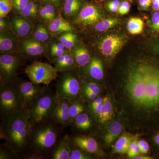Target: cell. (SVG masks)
I'll use <instances>...</instances> for the list:
<instances>
[{
    "mask_svg": "<svg viewBox=\"0 0 159 159\" xmlns=\"http://www.w3.org/2000/svg\"><path fill=\"white\" fill-rule=\"evenodd\" d=\"M152 5L154 11H159V0H152Z\"/></svg>",
    "mask_w": 159,
    "mask_h": 159,
    "instance_id": "cell-51",
    "label": "cell"
},
{
    "mask_svg": "<svg viewBox=\"0 0 159 159\" xmlns=\"http://www.w3.org/2000/svg\"><path fill=\"white\" fill-rule=\"evenodd\" d=\"M81 96H82L84 98L89 100L91 102L94 99L97 98L99 96V95L95 93H93V92H89V91H82Z\"/></svg>",
    "mask_w": 159,
    "mask_h": 159,
    "instance_id": "cell-45",
    "label": "cell"
},
{
    "mask_svg": "<svg viewBox=\"0 0 159 159\" xmlns=\"http://www.w3.org/2000/svg\"><path fill=\"white\" fill-rule=\"evenodd\" d=\"M11 29V22H10L6 17H0V31L3 32Z\"/></svg>",
    "mask_w": 159,
    "mask_h": 159,
    "instance_id": "cell-39",
    "label": "cell"
},
{
    "mask_svg": "<svg viewBox=\"0 0 159 159\" xmlns=\"http://www.w3.org/2000/svg\"><path fill=\"white\" fill-rule=\"evenodd\" d=\"M119 23V20L115 18L102 20L95 25V30L99 32L106 31L116 26Z\"/></svg>",
    "mask_w": 159,
    "mask_h": 159,
    "instance_id": "cell-31",
    "label": "cell"
},
{
    "mask_svg": "<svg viewBox=\"0 0 159 159\" xmlns=\"http://www.w3.org/2000/svg\"><path fill=\"white\" fill-rule=\"evenodd\" d=\"M156 50L157 51V52H158V53L159 54V43L157 46H156Z\"/></svg>",
    "mask_w": 159,
    "mask_h": 159,
    "instance_id": "cell-55",
    "label": "cell"
},
{
    "mask_svg": "<svg viewBox=\"0 0 159 159\" xmlns=\"http://www.w3.org/2000/svg\"><path fill=\"white\" fill-rule=\"evenodd\" d=\"M71 152L70 138L66 135L59 141L52 154L51 158L70 159Z\"/></svg>",
    "mask_w": 159,
    "mask_h": 159,
    "instance_id": "cell-19",
    "label": "cell"
},
{
    "mask_svg": "<svg viewBox=\"0 0 159 159\" xmlns=\"http://www.w3.org/2000/svg\"><path fill=\"white\" fill-rule=\"evenodd\" d=\"M38 12V7L37 4L30 1L28 5L22 11L20 12V15L27 18L34 17Z\"/></svg>",
    "mask_w": 159,
    "mask_h": 159,
    "instance_id": "cell-33",
    "label": "cell"
},
{
    "mask_svg": "<svg viewBox=\"0 0 159 159\" xmlns=\"http://www.w3.org/2000/svg\"><path fill=\"white\" fill-rule=\"evenodd\" d=\"M104 97H99V96H98L96 99H94L93 101H91L89 105V107L90 109L93 108L97 106L98 105L99 103L102 102L103 100H104Z\"/></svg>",
    "mask_w": 159,
    "mask_h": 159,
    "instance_id": "cell-48",
    "label": "cell"
},
{
    "mask_svg": "<svg viewBox=\"0 0 159 159\" xmlns=\"http://www.w3.org/2000/svg\"><path fill=\"white\" fill-rule=\"evenodd\" d=\"M108 98V97H104V100H103L102 102H101V103H99V104H98V105H97V106L93 108H92L90 109L92 113H93V115H94L95 116L97 117H97L98 116V115H99V113H100L101 109H102L104 102H105V101L107 100Z\"/></svg>",
    "mask_w": 159,
    "mask_h": 159,
    "instance_id": "cell-44",
    "label": "cell"
},
{
    "mask_svg": "<svg viewBox=\"0 0 159 159\" xmlns=\"http://www.w3.org/2000/svg\"><path fill=\"white\" fill-rule=\"evenodd\" d=\"M81 6L80 0H65L63 6L65 15L69 17L74 16L79 11Z\"/></svg>",
    "mask_w": 159,
    "mask_h": 159,
    "instance_id": "cell-26",
    "label": "cell"
},
{
    "mask_svg": "<svg viewBox=\"0 0 159 159\" xmlns=\"http://www.w3.org/2000/svg\"><path fill=\"white\" fill-rule=\"evenodd\" d=\"M134 159H153L152 157L148 156H138L135 157Z\"/></svg>",
    "mask_w": 159,
    "mask_h": 159,
    "instance_id": "cell-53",
    "label": "cell"
},
{
    "mask_svg": "<svg viewBox=\"0 0 159 159\" xmlns=\"http://www.w3.org/2000/svg\"><path fill=\"white\" fill-rule=\"evenodd\" d=\"M124 125L118 120H114L108 125L103 137L104 143L107 146L111 145L120 136Z\"/></svg>",
    "mask_w": 159,
    "mask_h": 159,
    "instance_id": "cell-17",
    "label": "cell"
},
{
    "mask_svg": "<svg viewBox=\"0 0 159 159\" xmlns=\"http://www.w3.org/2000/svg\"><path fill=\"white\" fill-rule=\"evenodd\" d=\"M101 19V13L97 6L87 4L80 10L75 22L84 25H93L99 22Z\"/></svg>",
    "mask_w": 159,
    "mask_h": 159,
    "instance_id": "cell-11",
    "label": "cell"
},
{
    "mask_svg": "<svg viewBox=\"0 0 159 159\" xmlns=\"http://www.w3.org/2000/svg\"><path fill=\"white\" fill-rule=\"evenodd\" d=\"M89 153L82 150V149H71L70 157V159H93Z\"/></svg>",
    "mask_w": 159,
    "mask_h": 159,
    "instance_id": "cell-37",
    "label": "cell"
},
{
    "mask_svg": "<svg viewBox=\"0 0 159 159\" xmlns=\"http://www.w3.org/2000/svg\"><path fill=\"white\" fill-rule=\"evenodd\" d=\"M11 28L13 32L18 37L27 38L31 34L33 25L27 18L22 16H14L11 20Z\"/></svg>",
    "mask_w": 159,
    "mask_h": 159,
    "instance_id": "cell-13",
    "label": "cell"
},
{
    "mask_svg": "<svg viewBox=\"0 0 159 159\" xmlns=\"http://www.w3.org/2000/svg\"><path fill=\"white\" fill-rule=\"evenodd\" d=\"M113 96L119 119L129 129L145 132L159 116V64L146 57L128 61Z\"/></svg>",
    "mask_w": 159,
    "mask_h": 159,
    "instance_id": "cell-1",
    "label": "cell"
},
{
    "mask_svg": "<svg viewBox=\"0 0 159 159\" xmlns=\"http://www.w3.org/2000/svg\"><path fill=\"white\" fill-rule=\"evenodd\" d=\"M115 108L111 99L108 97L104 102L102 109L97 117L98 122L100 124H104L108 123L112 119L114 115Z\"/></svg>",
    "mask_w": 159,
    "mask_h": 159,
    "instance_id": "cell-23",
    "label": "cell"
},
{
    "mask_svg": "<svg viewBox=\"0 0 159 159\" xmlns=\"http://www.w3.org/2000/svg\"><path fill=\"white\" fill-rule=\"evenodd\" d=\"M56 95L71 102L79 100L81 95V84L76 76L70 72L63 74L57 83Z\"/></svg>",
    "mask_w": 159,
    "mask_h": 159,
    "instance_id": "cell-7",
    "label": "cell"
},
{
    "mask_svg": "<svg viewBox=\"0 0 159 159\" xmlns=\"http://www.w3.org/2000/svg\"><path fill=\"white\" fill-rule=\"evenodd\" d=\"M85 110V107L80 100L72 102L70 106V123L73 122L75 117Z\"/></svg>",
    "mask_w": 159,
    "mask_h": 159,
    "instance_id": "cell-32",
    "label": "cell"
},
{
    "mask_svg": "<svg viewBox=\"0 0 159 159\" xmlns=\"http://www.w3.org/2000/svg\"><path fill=\"white\" fill-rule=\"evenodd\" d=\"M73 122L76 128L82 131L89 130L92 127L93 124L90 116L84 111L75 117Z\"/></svg>",
    "mask_w": 159,
    "mask_h": 159,
    "instance_id": "cell-25",
    "label": "cell"
},
{
    "mask_svg": "<svg viewBox=\"0 0 159 159\" xmlns=\"http://www.w3.org/2000/svg\"><path fill=\"white\" fill-rule=\"evenodd\" d=\"M120 3L118 0L111 1L107 4V7L109 10L113 12H116L118 11Z\"/></svg>",
    "mask_w": 159,
    "mask_h": 159,
    "instance_id": "cell-43",
    "label": "cell"
},
{
    "mask_svg": "<svg viewBox=\"0 0 159 159\" xmlns=\"http://www.w3.org/2000/svg\"><path fill=\"white\" fill-rule=\"evenodd\" d=\"M30 1V0H13V8L20 12L25 7Z\"/></svg>",
    "mask_w": 159,
    "mask_h": 159,
    "instance_id": "cell-40",
    "label": "cell"
},
{
    "mask_svg": "<svg viewBox=\"0 0 159 159\" xmlns=\"http://www.w3.org/2000/svg\"><path fill=\"white\" fill-rule=\"evenodd\" d=\"M138 145L141 153L145 154L148 153L150 148L148 142L144 140H140L138 141Z\"/></svg>",
    "mask_w": 159,
    "mask_h": 159,
    "instance_id": "cell-42",
    "label": "cell"
},
{
    "mask_svg": "<svg viewBox=\"0 0 159 159\" xmlns=\"http://www.w3.org/2000/svg\"><path fill=\"white\" fill-rule=\"evenodd\" d=\"M11 154L7 151L1 148L0 151V159H9L11 158Z\"/></svg>",
    "mask_w": 159,
    "mask_h": 159,
    "instance_id": "cell-49",
    "label": "cell"
},
{
    "mask_svg": "<svg viewBox=\"0 0 159 159\" xmlns=\"http://www.w3.org/2000/svg\"><path fill=\"white\" fill-rule=\"evenodd\" d=\"M130 5L128 2L124 1L120 3L118 12L121 15L127 14L130 11Z\"/></svg>",
    "mask_w": 159,
    "mask_h": 159,
    "instance_id": "cell-41",
    "label": "cell"
},
{
    "mask_svg": "<svg viewBox=\"0 0 159 159\" xmlns=\"http://www.w3.org/2000/svg\"><path fill=\"white\" fill-rule=\"evenodd\" d=\"M13 8V0H0V17H6Z\"/></svg>",
    "mask_w": 159,
    "mask_h": 159,
    "instance_id": "cell-34",
    "label": "cell"
},
{
    "mask_svg": "<svg viewBox=\"0 0 159 159\" xmlns=\"http://www.w3.org/2000/svg\"><path fill=\"white\" fill-rule=\"evenodd\" d=\"M2 121L1 140L13 154L21 155L29 146L32 131L29 110L22 109Z\"/></svg>",
    "mask_w": 159,
    "mask_h": 159,
    "instance_id": "cell-2",
    "label": "cell"
},
{
    "mask_svg": "<svg viewBox=\"0 0 159 159\" xmlns=\"http://www.w3.org/2000/svg\"><path fill=\"white\" fill-rule=\"evenodd\" d=\"M51 49H59V50H65L66 48L62 43L60 42L54 43L51 46Z\"/></svg>",
    "mask_w": 159,
    "mask_h": 159,
    "instance_id": "cell-50",
    "label": "cell"
},
{
    "mask_svg": "<svg viewBox=\"0 0 159 159\" xmlns=\"http://www.w3.org/2000/svg\"><path fill=\"white\" fill-rule=\"evenodd\" d=\"M153 139L155 144L159 147V133L155 136Z\"/></svg>",
    "mask_w": 159,
    "mask_h": 159,
    "instance_id": "cell-54",
    "label": "cell"
},
{
    "mask_svg": "<svg viewBox=\"0 0 159 159\" xmlns=\"http://www.w3.org/2000/svg\"><path fill=\"white\" fill-rule=\"evenodd\" d=\"M139 6L143 10H147L152 5V0H139Z\"/></svg>",
    "mask_w": 159,
    "mask_h": 159,
    "instance_id": "cell-47",
    "label": "cell"
},
{
    "mask_svg": "<svg viewBox=\"0 0 159 159\" xmlns=\"http://www.w3.org/2000/svg\"><path fill=\"white\" fill-rule=\"evenodd\" d=\"M50 38L51 32L49 29L42 25H40L38 26L33 34V38L39 42H47L48 41Z\"/></svg>",
    "mask_w": 159,
    "mask_h": 159,
    "instance_id": "cell-28",
    "label": "cell"
},
{
    "mask_svg": "<svg viewBox=\"0 0 159 159\" xmlns=\"http://www.w3.org/2000/svg\"><path fill=\"white\" fill-rule=\"evenodd\" d=\"M74 145L82 150L93 154H99V147L96 139L86 136H76L74 139Z\"/></svg>",
    "mask_w": 159,
    "mask_h": 159,
    "instance_id": "cell-15",
    "label": "cell"
},
{
    "mask_svg": "<svg viewBox=\"0 0 159 159\" xmlns=\"http://www.w3.org/2000/svg\"><path fill=\"white\" fill-rule=\"evenodd\" d=\"M44 43L39 42L33 38H25L21 42V47L24 52L31 56H38L45 52L46 46Z\"/></svg>",
    "mask_w": 159,
    "mask_h": 159,
    "instance_id": "cell-16",
    "label": "cell"
},
{
    "mask_svg": "<svg viewBox=\"0 0 159 159\" xmlns=\"http://www.w3.org/2000/svg\"><path fill=\"white\" fill-rule=\"evenodd\" d=\"M137 136L131 142L127 151V155L129 158L133 159L135 157L140 155V154L141 153L138 145V140Z\"/></svg>",
    "mask_w": 159,
    "mask_h": 159,
    "instance_id": "cell-35",
    "label": "cell"
},
{
    "mask_svg": "<svg viewBox=\"0 0 159 159\" xmlns=\"http://www.w3.org/2000/svg\"><path fill=\"white\" fill-rule=\"evenodd\" d=\"M48 29L51 33L54 34L73 31L74 30L73 26L60 15L58 16L50 22Z\"/></svg>",
    "mask_w": 159,
    "mask_h": 159,
    "instance_id": "cell-20",
    "label": "cell"
},
{
    "mask_svg": "<svg viewBox=\"0 0 159 159\" xmlns=\"http://www.w3.org/2000/svg\"><path fill=\"white\" fill-rule=\"evenodd\" d=\"M136 136L131 134L125 133L118 138L113 148L114 153L123 154L127 153L131 142Z\"/></svg>",
    "mask_w": 159,
    "mask_h": 159,
    "instance_id": "cell-21",
    "label": "cell"
},
{
    "mask_svg": "<svg viewBox=\"0 0 159 159\" xmlns=\"http://www.w3.org/2000/svg\"><path fill=\"white\" fill-rule=\"evenodd\" d=\"M40 2L43 3H48V4H51L52 5L58 6L61 0H39Z\"/></svg>",
    "mask_w": 159,
    "mask_h": 159,
    "instance_id": "cell-52",
    "label": "cell"
},
{
    "mask_svg": "<svg viewBox=\"0 0 159 159\" xmlns=\"http://www.w3.org/2000/svg\"><path fill=\"white\" fill-rule=\"evenodd\" d=\"M72 102L66 99L57 97L56 104L54 107L51 119L62 125L70 123V106Z\"/></svg>",
    "mask_w": 159,
    "mask_h": 159,
    "instance_id": "cell-12",
    "label": "cell"
},
{
    "mask_svg": "<svg viewBox=\"0 0 159 159\" xmlns=\"http://www.w3.org/2000/svg\"><path fill=\"white\" fill-rule=\"evenodd\" d=\"M144 22L140 18H130L127 22V30L130 34L134 35L142 33L144 30Z\"/></svg>",
    "mask_w": 159,
    "mask_h": 159,
    "instance_id": "cell-27",
    "label": "cell"
},
{
    "mask_svg": "<svg viewBox=\"0 0 159 159\" xmlns=\"http://www.w3.org/2000/svg\"><path fill=\"white\" fill-rule=\"evenodd\" d=\"M126 39L122 35L111 34L107 35L99 43L98 49L107 58L115 57L125 45Z\"/></svg>",
    "mask_w": 159,
    "mask_h": 159,
    "instance_id": "cell-9",
    "label": "cell"
},
{
    "mask_svg": "<svg viewBox=\"0 0 159 159\" xmlns=\"http://www.w3.org/2000/svg\"><path fill=\"white\" fill-rule=\"evenodd\" d=\"M40 17L48 21L51 22L56 17L55 9L52 4H47L39 11Z\"/></svg>",
    "mask_w": 159,
    "mask_h": 159,
    "instance_id": "cell-29",
    "label": "cell"
},
{
    "mask_svg": "<svg viewBox=\"0 0 159 159\" xmlns=\"http://www.w3.org/2000/svg\"><path fill=\"white\" fill-rule=\"evenodd\" d=\"M74 55L67 52L54 60L55 67L58 71H66L74 68L75 65Z\"/></svg>",
    "mask_w": 159,
    "mask_h": 159,
    "instance_id": "cell-22",
    "label": "cell"
},
{
    "mask_svg": "<svg viewBox=\"0 0 159 159\" xmlns=\"http://www.w3.org/2000/svg\"><path fill=\"white\" fill-rule=\"evenodd\" d=\"M18 43L16 34L11 30L1 32L0 51L2 54H13L16 52Z\"/></svg>",
    "mask_w": 159,
    "mask_h": 159,
    "instance_id": "cell-14",
    "label": "cell"
},
{
    "mask_svg": "<svg viewBox=\"0 0 159 159\" xmlns=\"http://www.w3.org/2000/svg\"><path fill=\"white\" fill-rule=\"evenodd\" d=\"M25 72L31 82L48 86L57 78L58 71L48 63L36 61L27 66Z\"/></svg>",
    "mask_w": 159,
    "mask_h": 159,
    "instance_id": "cell-6",
    "label": "cell"
},
{
    "mask_svg": "<svg viewBox=\"0 0 159 159\" xmlns=\"http://www.w3.org/2000/svg\"><path fill=\"white\" fill-rule=\"evenodd\" d=\"M24 109L22 99L16 83L1 84L0 115L4 120L11 114Z\"/></svg>",
    "mask_w": 159,
    "mask_h": 159,
    "instance_id": "cell-5",
    "label": "cell"
},
{
    "mask_svg": "<svg viewBox=\"0 0 159 159\" xmlns=\"http://www.w3.org/2000/svg\"><path fill=\"white\" fill-rule=\"evenodd\" d=\"M86 72L92 79L97 81L103 79L104 70L101 60L99 57H92L90 62L88 65Z\"/></svg>",
    "mask_w": 159,
    "mask_h": 159,
    "instance_id": "cell-18",
    "label": "cell"
},
{
    "mask_svg": "<svg viewBox=\"0 0 159 159\" xmlns=\"http://www.w3.org/2000/svg\"><path fill=\"white\" fill-rule=\"evenodd\" d=\"M73 54L76 63L80 67L87 66L92 59L88 49L83 47L75 48Z\"/></svg>",
    "mask_w": 159,
    "mask_h": 159,
    "instance_id": "cell-24",
    "label": "cell"
},
{
    "mask_svg": "<svg viewBox=\"0 0 159 159\" xmlns=\"http://www.w3.org/2000/svg\"><path fill=\"white\" fill-rule=\"evenodd\" d=\"M17 84L22 99L24 108H28L35 99L45 92L46 89L30 81H22Z\"/></svg>",
    "mask_w": 159,
    "mask_h": 159,
    "instance_id": "cell-10",
    "label": "cell"
},
{
    "mask_svg": "<svg viewBox=\"0 0 159 159\" xmlns=\"http://www.w3.org/2000/svg\"><path fill=\"white\" fill-rule=\"evenodd\" d=\"M77 40V34L74 33L73 31L63 33L59 37V41L66 49H70L75 46Z\"/></svg>",
    "mask_w": 159,
    "mask_h": 159,
    "instance_id": "cell-30",
    "label": "cell"
},
{
    "mask_svg": "<svg viewBox=\"0 0 159 159\" xmlns=\"http://www.w3.org/2000/svg\"><path fill=\"white\" fill-rule=\"evenodd\" d=\"M21 65L19 58L12 54H2L0 56L1 85L13 83L16 73Z\"/></svg>",
    "mask_w": 159,
    "mask_h": 159,
    "instance_id": "cell-8",
    "label": "cell"
},
{
    "mask_svg": "<svg viewBox=\"0 0 159 159\" xmlns=\"http://www.w3.org/2000/svg\"><path fill=\"white\" fill-rule=\"evenodd\" d=\"M151 28L159 34V11L154 12L151 20Z\"/></svg>",
    "mask_w": 159,
    "mask_h": 159,
    "instance_id": "cell-38",
    "label": "cell"
},
{
    "mask_svg": "<svg viewBox=\"0 0 159 159\" xmlns=\"http://www.w3.org/2000/svg\"><path fill=\"white\" fill-rule=\"evenodd\" d=\"M51 54L52 57L56 58L63 55L67 52L65 50H59V49H51Z\"/></svg>",
    "mask_w": 159,
    "mask_h": 159,
    "instance_id": "cell-46",
    "label": "cell"
},
{
    "mask_svg": "<svg viewBox=\"0 0 159 159\" xmlns=\"http://www.w3.org/2000/svg\"><path fill=\"white\" fill-rule=\"evenodd\" d=\"M101 91L100 86L96 83L82 82L81 84V92L89 91L99 95Z\"/></svg>",
    "mask_w": 159,
    "mask_h": 159,
    "instance_id": "cell-36",
    "label": "cell"
},
{
    "mask_svg": "<svg viewBox=\"0 0 159 159\" xmlns=\"http://www.w3.org/2000/svg\"><path fill=\"white\" fill-rule=\"evenodd\" d=\"M45 122L32 127L29 146L36 154L42 155L56 144L58 133L53 124Z\"/></svg>",
    "mask_w": 159,
    "mask_h": 159,
    "instance_id": "cell-4",
    "label": "cell"
},
{
    "mask_svg": "<svg viewBox=\"0 0 159 159\" xmlns=\"http://www.w3.org/2000/svg\"><path fill=\"white\" fill-rule=\"evenodd\" d=\"M56 100V93L46 89L30 104L28 109L32 127L48 122L51 119Z\"/></svg>",
    "mask_w": 159,
    "mask_h": 159,
    "instance_id": "cell-3",
    "label": "cell"
}]
</instances>
